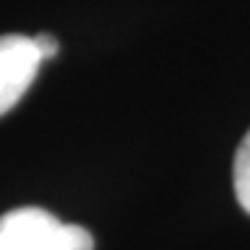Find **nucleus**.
Wrapping results in <instances>:
<instances>
[{"label": "nucleus", "mask_w": 250, "mask_h": 250, "mask_svg": "<svg viewBox=\"0 0 250 250\" xmlns=\"http://www.w3.org/2000/svg\"><path fill=\"white\" fill-rule=\"evenodd\" d=\"M0 250H95V239L81 225L25 206L0 217Z\"/></svg>", "instance_id": "obj_1"}, {"label": "nucleus", "mask_w": 250, "mask_h": 250, "mask_svg": "<svg viewBox=\"0 0 250 250\" xmlns=\"http://www.w3.org/2000/svg\"><path fill=\"white\" fill-rule=\"evenodd\" d=\"M233 192L239 206L250 214V131L239 142L236 156H233Z\"/></svg>", "instance_id": "obj_3"}, {"label": "nucleus", "mask_w": 250, "mask_h": 250, "mask_svg": "<svg viewBox=\"0 0 250 250\" xmlns=\"http://www.w3.org/2000/svg\"><path fill=\"white\" fill-rule=\"evenodd\" d=\"M34 42H36V47H39L42 59H53V56L59 53V42H56L50 34H36Z\"/></svg>", "instance_id": "obj_4"}, {"label": "nucleus", "mask_w": 250, "mask_h": 250, "mask_svg": "<svg viewBox=\"0 0 250 250\" xmlns=\"http://www.w3.org/2000/svg\"><path fill=\"white\" fill-rule=\"evenodd\" d=\"M42 62L45 59L39 53L34 36H0V117L11 111L22 100V95L31 89Z\"/></svg>", "instance_id": "obj_2"}]
</instances>
